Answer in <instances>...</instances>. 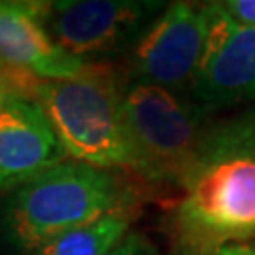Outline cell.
I'll return each mask as SVG.
<instances>
[{
  "mask_svg": "<svg viewBox=\"0 0 255 255\" xmlns=\"http://www.w3.org/2000/svg\"><path fill=\"white\" fill-rule=\"evenodd\" d=\"M206 36L204 4L172 2L132 47V82L191 91Z\"/></svg>",
  "mask_w": 255,
  "mask_h": 255,
  "instance_id": "7",
  "label": "cell"
},
{
  "mask_svg": "<svg viewBox=\"0 0 255 255\" xmlns=\"http://www.w3.org/2000/svg\"><path fill=\"white\" fill-rule=\"evenodd\" d=\"M46 2L0 0V59L40 82L72 80L91 64L55 44L44 25Z\"/></svg>",
  "mask_w": 255,
  "mask_h": 255,
  "instance_id": "9",
  "label": "cell"
},
{
  "mask_svg": "<svg viewBox=\"0 0 255 255\" xmlns=\"http://www.w3.org/2000/svg\"><path fill=\"white\" fill-rule=\"evenodd\" d=\"M123 91L118 76L89 66L72 80L38 82L32 99L44 110L74 161L99 168H130L132 149L123 118Z\"/></svg>",
  "mask_w": 255,
  "mask_h": 255,
  "instance_id": "3",
  "label": "cell"
},
{
  "mask_svg": "<svg viewBox=\"0 0 255 255\" xmlns=\"http://www.w3.org/2000/svg\"><path fill=\"white\" fill-rule=\"evenodd\" d=\"M221 6L237 23L255 28V0H223Z\"/></svg>",
  "mask_w": 255,
  "mask_h": 255,
  "instance_id": "12",
  "label": "cell"
},
{
  "mask_svg": "<svg viewBox=\"0 0 255 255\" xmlns=\"http://www.w3.org/2000/svg\"><path fill=\"white\" fill-rule=\"evenodd\" d=\"M11 93H17V91H13V89H8V87H0V102L4 101L8 95H11ZM23 95V93H21Z\"/></svg>",
  "mask_w": 255,
  "mask_h": 255,
  "instance_id": "14",
  "label": "cell"
},
{
  "mask_svg": "<svg viewBox=\"0 0 255 255\" xmlns=\"http://www.w3.org/2000/svg\"><path fill=\"white\" fill-rule=\"evenodd\" d=\"M204 21L193 101L208 112L255 101V28L237 23L221 2H204Z\"/></svg>",
  "mask_w": 255,
  "mask_h": 255,
  "instance_id": "6",
  "label": "cell"
},
{
  "mask_svg": "<svg viewBox=\"0 0 255 255\" xmlns=\"http://www.w3.org/2000/svg\"><path fill=\"white\" fill-rule=\"evenodd\" d=\"M125 206H136V197L118 174L66 159L4 199L0 238L32 255L64 233Z\"/></svg>",
  "mask_w": 255,
  "mask_h": 255,
  "instance_id": "1",
  "label": "cell"
},
{
  "mask_svg": "<svg viewBox=\"0 0 255 255\" xmlns=\"http://www.w3.org/2000/svg\"><path fill=\"white\" fill-rule=\"evenodd\" d=\"M66 149L32 97L11 93L0 102V193H11L55 164Z\"/></svg>",
  "mask_w": 255,
  "mask_h": 255,
  "instance_id": "8",
  "label": "cell"
},
{
  "mask_svg": "<svg viewBox=\"0 0 255 255\" xmlns=\"http://www.w3.org/2000/svg\"><path fill=\"white\" fill-rule=\"evenodd\" d=\"M108 255H159V252L144 235L128 233Z\"/></svg>",
  "mask_w": 255,
  "mask_h": 255,
  "instance_id": "11",
  "label": "cell"
},
{
  "mask_svg": "<svg viewBox=\"0 0 255 255\" xmlns=\"http://www.w3.org/2000/svg\"><path fill=\"white\" fill-rule=\"evenodd\" d=\"M212 255H255V246L252 244H231V246L219 248Z\"/></svg>",
  "mask_w": 255,
  "mask_h": 255,
  "instance_id": "13",
  "label": "cell"
},
{
  "mask_svg": "<svg viewBox=\"0 0 255 255\" xmlns=\"http://www.w3.org/2000/svg\"><path fill=\"white\" fill-rule=\"evenodd\" d=\"M210 112L180 93L130 82L123 91V118L132 149V170L149 183L182 187L193 174Z\"/></svg>",
  "mask_w": 255,
  "mask_h": 255,
  "instance_id": "4",
  "label": "cell"
},
{
  "mask_svg": "<svg viewBox=\"0 0 255 255\" xmlns=\"http://www.w3.org/2000/svg\"><path fill=\"white\" fill-rule=\"evenodd\" d=\"M136 206H125L61 235L32 255H108L130 233Z\"/></svg>",
  "mask_w": 255,
  "mask_h": 255,
  "instance_id": "10",
  "label": "cell"
},
{
  "mask_svg": "<svg viewBox=\"0 0 255 255\" xmlns=\"http://www.w3.org/2000/svg\"><path fill=\"white\" fill-rule=\"evenodd\" d=\"M164 2L59 0L46 2L44 25L55 44L91 64L132 49Z\"/></svg>",
  "mask_w": 255,
  "mask_h": 255,
  "instance_id": "5",
  "label": "cell"
},
{
  "mask_svg": "<svg viewBox=\"0 0 255 255\" xmlns=\"http://www.w3.org/2000/svg\"><path fill=\"white\" fill-rule=\"evenodd\" d=\"M166 219L172 255H212L255 238V153L204 164Z\"/></svg>",
  "mask_w": 255,
  "mask_h": 255,
  "instance_id": "2",
  "label": "cell"
}]
</instances>
